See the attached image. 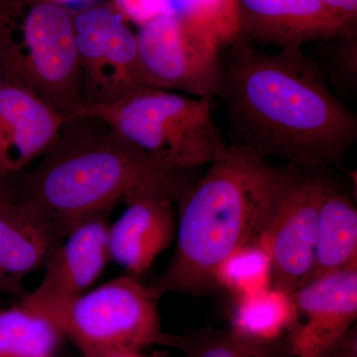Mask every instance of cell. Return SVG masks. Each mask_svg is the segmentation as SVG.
Instances as JSON below:
<instances>
[{
	"instance_id": "f1b7e54d",
	"label": "cell",
	"mask_w": 357,
	"mask_h": 357,
	"mask_svg": "<svg viewBox=\"0 0 357 357\" xmlns=\"http://www.w3.org/2000/svg\"><path fill=\"white\" fill-rule=\"evenodd\" d=\"M0 82H4V81H2V79H1V77H0Z\"/></svg>"
},
{
	"instance_id": "d6986e66",
	"label": "cell",
	"mask_w": 357,
	"mask_h": 357,
	"mask_svg": "<svg viewBox=\"0 0 357 357\" xmlns=\"http://www.w3.org/2000/svg\"><path fill=\"white\" fill-rule=\"evenodd\" d=\"M158 344L172 347L185 357H291L285 338L258 342L232 331L199 328L185 335L163 333Z\"/></svg>"
},
{
	"instance_id": "4fadbf2b",
	"label": "cell",
	"mask_w": 357,
	"mask_h": 357,
	"mask_svg": "<svg viewBox=\"0 0 357 357\" xmlns=\"http://www.w3.org/2000/svg\"><path fill=\"white\" fill-rule=\"evenodd\" d=\"M239 37L280 49L340 38L357 31L321 0H236Z\"/></svg>"
},
{
	"instance_id": "9a60e30c",
	"label": "cell",
	"mask_w": 357,
	"mask_h": 357,
	"mask_svg": "<svg viewBox=\"0 0 357 357\" xmlns=\"http://www.w3.org/2000/svg\"><path fill=\"white\" fill-rule=\"evenodd\" d=\"M173 204L152 195L126 202V210L109 227L110 259L133 276L147 272L175 241L177 220Z\"/></svg>"
},
{
	"instance_id": "9c48e42d",
	"label": "cell",
	"mask_w": 357,
	"mask_h": 357,
	"mask_svg": "<svg viewBox=\"0 0 357 357\" xmlns=\"http://www.w3.org/2000/svg\"><path fill=\"white\" fill-rule=\"evenodd\" d=\"M84 107L114 105L145 88L136 33L119 14L95 7L74 18Z\"/></svg>"
},
{
	"instance_id": "2e32d148",
	"label": "cell",
	"mask_w": 357,
	"mask_h": 357,
	"mask_svg": "<svg viewBox=\"0 0 357 357\" xmlns=\"http://www.w3.org/2000/svg\"><path fill=\"white\" fill-rule=\"evenodd\" d=\"M356 266V204L351 192L345 189L330 170L319 204L314 263L306 282L330 272Z\"/></svg>"
},
{
	"instance_id": "cb8c5ba5",
	"label": "cell",
	"mask_w": 357,
	"mask_h": 357,
	"mask_svg": "<svg viewBox=\"0 0 357 357\" xmlns=\"http://www.w3.org/2000/svg\"><path fill=\"white\" fill-rule=\"evenodd\" d=\"M317 357H357L356 325Z\"/></svg>"
},
{
	"instance_id": "4316f807",
	"label": "cell",
	"mask_w": 357,
	"mask_h": 357,
	"mask_svg": "<svg viewBox=\"0 0 357 357\" xmlns=\"http://www.w3.org/2000/svg\"><path fill=\"white\" fill-rule=\"evenodd\" d=\"M53 1L57 2L59 4H66L74 3V2H81L84 1V0H53Z\"/></svg>"
},
{
	"instance_id": "6da1fadb",
	"label": "cell",
	"mask_w": 357,
	"mask_h": 357,
	"mask_svg": "<svg viewBox=\"0 0 357 357\" xmlns=\"http://www.w3.org/2000/svg\"><path fill=\"white\" fill-rule=\"evenodd\" d=\"M225 105L236 144L297 166H338L357 139V116L299 47L276 54L236 39L222 49Z\"/></svg>"
},
{
	"instance_id": "52a82bcc",
	"label": "cell",
	"mask_w": 357,
	"mask_h": 357,
	"mask_svg": "<svg viewBox=\"0 0 357 357\" xmlns=\"http://www.w3.org/2000/svg\"><path fill=\"white\" fill-rule=\"evenodd\" d=\"M136 33L145 88L213 102L222 83V49L215 33L173 16H160Z\"/></svg>"
},
{
	"instance_id": "44dd1931",
	"label": "cell",
	"mask_w": 357,
	"mask_h": 357,
	"mask_svg": "<svg viewBox=\"0 0 357 357\" xmlns=\"http://www.w3.org/2000/svg\"><path fill=\"white\" fill-rule=\"evenodd\" d=\"M317 48L307 54L317 65L326 81L342 98H354L357 93V31L317 42Z\"/></svg>"
},
{
	"instance_id": "ba28073f",
	"label": "cell",
	"mask_w": 357,
	"mask_h": 357,
	"mask_svg": "<svg viewBox=\"0 0 357 357\" xmlns=\"http://www.w3.org/2000/svg\"><path fill=\"white\" fill-rule=\"evenodd\" d=\"M330 169L286 164L285 182L259 238L271 256L273 287L292 293L309 278Z\"/></svg>"
},
{
	"instance_id": "83f0119b",
	"label": "cell",
	"mask_w": 357,
	"mask_h": 357,
	"mask_svg": "<svg viewBox=\"0 0 357 357\" xmlns=\"http://www.w3.org/2000/svg\"><path fill=\"white\" fill-rule=\"evenodd\" d=\"M7 180H8V178L1 177V176H0V191L6 187V185L3 184V183L6 182Z\"/></svg>"
},
{
	"instance_id": "ffe728a7",
	"label": "cell",
	"mask_w": 357,
	"mask_h": 357,
	"mask_svg": "<svg viewBox=\"0 0 357 357\" xmlns=\"http://www.w3.org/2000/svg\"><path fill=\"white\" fill-rule=\"evenodd\" d=\"M215 289L234 299L249 297L273 286V264L269 251L258 241L245 244L227 256L215 273Z\"/></svg>"
},
{
	"instance_id": "277c9868",
	"label": "cell",
	"mask_w": 357,
	"mask_h": 357,
	"mask_svg": "<svg viewBox=\"0 0 357 357\" xmlns=\"http://www.w3.org/2000/svg\"><path fill=\"white\" fill-rule=\"evenodd\" d=\"M0 77L68 119L84 109L74 18L53 0H0Z\"/></svg>"
},
{
	"instance_id": "484cf974",
	"label": "cell",
	"mask_w": 357,
	"mask_h": 357,
	"mask_svg": "<svg viewBox=\"0 0 357 357\" xmlns=\"http://www.w3.org/2000/svg\"><path fill=\"white\" fill-rule=\"evenodd\" d=\"M115 357H146L141 356L140 352H130V354H121V356ZM156 357V356H154Z\"/></svg>"
},
{
	"instance_id": "ac0fdd59",
	"label": "cell",
	"mask_w": 357,
	"mask_h": 357,
	"mask_svg": "<svg viewBox=\"0 0 357 357\" xmlns=\"http://www.w3.org/2000/svg\"><path fill=\"white\" fill-rule=\"evenodd\" d=\"M60 328L22 303L0 312V357H56Z\"/></svg>"
},
{
	"instance_id": "30bf717a",
	"label": "cell",
	"mask_w": 357,
	"mask_h": 357,
	"mask_svg": "<svg viewBox=\"0 0 357 357\" xmlns=\"http://www.w3.org/2000/svg\"><path fill=\"white\" fill-rule=\"evenodd\" d=\"M107 213L75 225L45 264L41 283L21 301L56 326L67 307L86 293L110 259Z\"/></svg>"
},
{
	"instance_id": "5b68a950",
	"label": "cell",
	"mask_w": 357,
	"mask_h": 357,
	"mask_svg": "<svg viewBox=\"0 0 357 357\" xmlns=\"http://www.w3.org/2000/svg\"><path fill=\"white\" fill-rule=\"evenodd\" d=\"M77 117L102 122L178 172L210 165L229 146L213 121V102L177 91L140 89L114 105L84 107Z\"/></svg>"
},
{
	"instance_id": "7402d4cb",
	"label": "cell",
	"mask_w": 357,
	"mask_h": 357,
	"mask_svg": "<svg viewBox=\"0 0 357 357\" xmlns=\"http://www.w3.org/2000/svg\"><path fill=\"white\" fill-rule=\"evenodd\" d=\"M164 16L206 28L225 45L239 37L236 0H163Z\"/></svg>"
},
{
	"instance_id": "5bb4252c",
	"label": "cell",
	"mask_w": 357,
	"mask_h": 357,
	"mask_svg": "<svg viewBox=\"0 0 357 357\" xmlns=\"http://www.w3.org/2000/svg\"><path fill=\"white\" fill-rule=\"evenodd\" d=\"M69 121L28 89L0 82V176L17 175L41 158Z\"/></svg>"
},
{
	"instance_id": "7a4b0ae2",
	"label": "cell",
	"mask_w": 357,
	"mask_h": 357,
	"mask_svg": "<svg viewBox=\"0 0 357 357\" xmlns=\"http://www.w3.org/2000/svg\"><path fill=\"white\" fill-rule=\"evenodd\" d=\"M286 178L250 148L232 143L178 202L175 250L151 286L167 294L203 296L217 290L215 273L234 250L258 241Z\"/></svg>"
},
{
	"instance_id": "603a6c76",
	"label": "cell",
	"mask_w": 357,
	"mask_h": 357,
	"mask_svg": "<svg viewBox=\"0 0 357 357\" xmlns=\"http://www.w3.org/2000/svg\"><path fill=\"white\" fill-rule=\"evenodd\" d=\"M115 13L138 26L164 16L163 0H114Z\"/></svg>"
},
{
	"instance_id": "3957f363",
	"label": "cell",
	"mask_w": 357,
	"mask_h": 357,
	"mask_svg": "<svg viewBox=\"0 0 357 357\" xmlns=\"http://www.w3.org/2000/svg\"><path fill=\"white\" fill-rule=\"evenodd\" d=\"M105 128L74 132L67 122L21 185L67 234L135 197L152 195L178 203L197 180L192 173L167 168Z\"/></svg>"
},
{
	"instance_id": "7c38bea8",
	"label": "cell",
	"mask_w": 357,
	"mask_h": 357,
	"mask_svg": "<svg viewBox=\"0 0 357 357\" xmlns=\"http://www.w3.org/2000/svg\"><path fill=\"white\" fill-rule=\"evenodd\" d=\"M67 236L36 201L22 191H0V294H18L23 280L44 267Z\"/></svg>"
},
{
	"instance_id": "8992f818",
	"label": "cell",
	"mask_w": 357,
	"mask_h": 357,
	"mask_svg": "<svg viewBox=\"0 0 357 357\" xmlns=\"http://www.w3.org/2000/svg\"><path fill=\"white\" fill-rule=\"evenodd\" d=\"M159 298L139 278L126 274L86 292L57 321L84 357H115L158 344Z\"/></svg>"
},
{
	"instance_id": "e0dca14e",
	"label": "cell",
	"mask_w": 357,
	"mask_h": 357,
	"mask_svg": "<svg viewBox=\"0 0 357 357\" xmlns=\"http://www.w3.org/2000/svg\"><path fill=\"white\" fill-rule=\"evenodd\" d=\"M295 321L292 293L272 286L255 295L234 299L229 330L258 342H277L287 337Z\"/></svg>"
},
{
	"instance_id": "d4e9b609",
	"label": "cell",
	"mask_w": 357,
	"mask_h": 357,
	"mask_svg": "<svg viewBox=\"0 0 357 357\" xmlns=\"http://www.w3.org/2000/svg\"><path fill=\"white\" fill-rule=\"evenodd\" d=\"M332 13L351 24H357V0H321Z\"/></svg>"
},
{
	"instance_id": "8fae6325",
	"label": "cell",
	"mask_w": 357,
	"mask_h": 357,
	"mask_svg": "<svg viewBox=\"0 0 357 357\" xmlns=\"http://www.w3.org/2000/svg\"><path fill=\"white\" fill-rule=\"evenodd\" d=\"M292 297L296 321L285 337L291 357H317L356 326L357 266L312 279Z\"/></svg>"
}]
</instances>
